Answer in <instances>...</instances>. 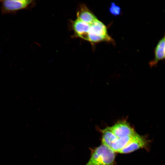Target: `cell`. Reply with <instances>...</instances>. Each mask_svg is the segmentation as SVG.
Listing matches in <instances>:
<instances>
[{
	"label": "cell",
	"instance_id": "cell-1",
	"mask_svg": "<svg viewBox=\"0 0 165 165\" xmlns=\"http://www.w3.org/2000/svg\"><path fill=\"white\" fill-rule=\"evenodd\" d=\"M90 158L85 165H113L115 152L106 145L101 144L91 149Z\"/></svg>",
	"mask_w": 165,
	"mask_h": 165
},
{
	"label": "cell",
	"instance_id": "cell-2",
	"mask_svg": "<svg viewBox=\"0 0 165 165\" xmlns=\"http://www.w3.org/2000/svg\"><path fill=\"white\" fill-rule=\"evenodd\" d=\"M85 40L92 44L113 41L108 33L106 26L98 19L90 24Z\"/></svg>",
	"mask_w": 165,
	"mask_h": 165
},
{
	"label": "cell",
	"instance_id": "cell-3",
	"mask_svg": "<svg viewBox=\"0 0 165 165\" xmlns=\"http://www.w3.org/2000/svg\"><path fill=\"white\" fill-rule=\"evenodd\" d=\"M1 10L2 14H15L21 10L30 9L36 4L35 1L31 0H0Z\"/></svg>",
	"mask_w": 165,
	"mask_h": 165
},
{
	"label": "cell",
	"instance_id": "cell-4",
	"mask_svg": "<svg viewBox=\"0 0 165 165\" xmlns=\"http://www.w3.org/2000/svg\"><path fill=\"white\" fill-rule=\"evenodd\" d=\"M108 127L118 138L132 137L137 134L126 120H119Z\"/></svg>",
	"mask_w": 165,
	"mask_h": 165
},
{
	"label": "cell",
	"instance_id": "cell-5",
	"mask_svg": "<svg viewBox=\"0 0 165 165\" xmlns=\"http://www.w3.org/2000/svg\"><path fill=\"white\" fill-rule=\"evenodd\" d=\"M148 141L145 137L138 133L134 136L130 141L124 148L119 152L122 154H127L146 147Z\"/></svg>",
	"mask_w": 165,
	"mask_h": 165
},
{
	"label": "cell",
	"instance_id": "cell-6",
	"mask_svg": "<svg viewBox=\"0 0 165 165\" xmlns=\"http://www.w3.org/2000/svg\"><path fill=\"white\" fill-rule=\"evenodd\" d=\"M77 18L84 22L91 23L97 18L86 5L79 6L77 12Z\"/></svg>",
	"mask_w": 165,
	"mask_h": 165
},
{
	"label": "cell",
	"instance_id": "cell-7",
	"mask_svg": "<svg viewBox=\"0 0 165 165\" xmlns=\"http://www.w3.org/2000/svg\"><path fill=\"white\" fill-rule=\"evenodd\" d=\"M165 36L162 38L158 42L155 48V57L154 59L149 63L150 67L156 65L158 62L165 58Z\"/></svg>",
	"mask_w": 165,
	"mask_h": 165
},
{
	"label": "cell",
	"instance_id": "cell-8",
	"mask_svg": "<svg viewBox=\"0 0 165 165\" xmlns=\"http://www.w3.org/2000/svg\"><path fill=\"white\" fill-rule=\"evenodd\" d=\"M100 131L102 133V144L111 149L118 138L108 128V127L104 129L101 130Z\"/></svg>",
	"mask_w": 165,
	"mask_h": 165
},
{
	"label": "cell",
	"instance_id": "cell-9",
	"mask_svg": "<svg viewBox=\"0 0 165 165\" xmlns=\"http://www.w3.org/2000/svg\"><path fill=\"white\" fill-rule=\"evenodd\" d=\"M109 11L112 15L116 16L121 14V9L115 3L111 2L109 8Z\"/></svg>",
	"mask_w": 165,
	"mask_h": 165
}]
</instances>
